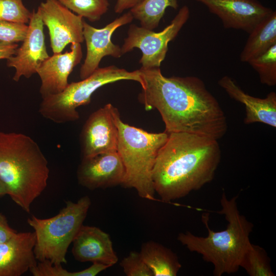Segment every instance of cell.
Listing matches in <instances>:
<instances>
[{
  "instance_id": "2",
  "label": "cell",
  "mask_w": 276,
  "mask_h": 276,
  "mask_svg": "<svg viewBox=\"0 0 276 276\" xmlns=\"http://www.w3.org/2000/svg\"><path fill=\"white\" fill-rule=\"evenodd\" d=\"M220 159L218 140L189 133H169L152 170L155 192L166 202L185 197L213 179Z\"/></svg>"
},
{
  "instance_id": "17",
  "label": "cell",
  "mask_w": 276,
  "mask_h": 276,
  "mask_svg": "<svg viewBox=\"0 0 276 276\" xmlns=\"http://www.w3.org/2000/svg\"><path fill=\"white\" fill-rule=\"evenodd\" d=\"M34 232L17 233L0 243V276H20L35 266Z\"/></svg>"
},
{
  "instance_id": "11",
  "label": "cell",
  "mask_w": 276,
  "mask_h": 276,
  "mask_svg": "<svg viewBox=\"0 0 276 276\" xmlns=\"http://www.w3.org/2000/svg\"><path fill=\"white\" fill-rule=\"evenodd\" d=\"M133 19L131 13L128 12L101 29L83 22V34L86 45V56L80 70L81 80L89 76L99 68L102 59L106 56L119 58L122 55L121 48L111 40L112 34L118 28L131 22Z\"/></svg>"
},
{
  "instance_id": "9",
  "label": "cell",
  "mask_w": 276,
  "mask_h": 276,
  "mask_svg": "<svg viewBox=\"0 0 276 276\" xmlns=\"http://www.w3.org/2000/svg\"><path fill=\"white\" fill-rule=\"evenodd\" d=\"M37 11L48 28L54 54L61 53L70 43L83 42L82 17L56 0H45L40 4Z\"/></svg>"
},
{
  "instance_id": "7",
  "label": "cell",
  "mask_w": 276,
  "mask_h": 276,
  "mask_svg": "<svg viewBox=\"0 0 276 276\" xmlns=\"http://www.w3.org/2000/svg\"><path fill=\"white\" fill-rule=\"evenodd\" d=\"M121 80L135 81L141 85L143 82L139 70L129 72L114 65L99 67L85 79L68 84L61 93L43 98L39 112L56 123L75 121L79 118L77 108L88 104L96 90Z\"/></svg>"
},
{
  "instance_id": "1",
  "label": "cell",
  "mask_w": 276,
  "mask_h": 276,
  "mask_svg": "<svg viewBox=\"0 0 276 276\" xmlns=\"http://www.w3.org/2000/svg\"><path fill=\"white\" fill-rule=\"evenodd\" d=\"M143 82L139 101L156 109L167 133L186 132L216 140L226 132L225 113L203 81L196 76L166 77L159 67L139 70Z\"/></svg>"
},
{
  "instance_id": "18",
  "label": "cell",
  "mask_w": 276,
  "mask_h": 276,
  "mask_svg": "<svg viewBox=\"0 0 276 276\" xmlns=\"http://www.w3.org/2000/svg\"><path fill=\"white\" fill-rule=\"evenodd\" d=\"M218 84L233 99L245 106L246 124L261 123L276 127V94L271 91L264 98L250 96L244 91L231 77H222Z\"/></svg>"
},
{
  "instance_id": "23",
  "label": "cell",
  "mask_w": 276,
  "mask_h": 276,
  "mask_svg": "<svg viewBox=\"0 0 276 276\" xmlns=\"http://www.w3.org/2000/svg\"><path fill=\"white\" fill-rule=\"evenodd\" d=\"M66 8L90 21L99 20L109 6L107 0H56Z\"/></svg>"
},
{
  "instance_id": "29",
  "label": "cell",
  "mask_w": 276,
  "mask_h": 276,
  "mask_svg": "<svg viewBox=\"0 0 276 276\" xmlns=\"http://www.w3.org/2000/svg\"><path fill=\"white\" fill-rule=\"evenodd\" d=\"M17 233L9 225L6 217L0 212V243L9 240Z\"/></svg>"
},
{
  "instance_id": "12",
  "label": "cell",
  "mask_w": 276,
  "mask_h": 276,
  "mask_svg": "<svg viewBox=\"0 0 276 276\" xmlns=\"http://www.w3.org/2000/svg\"><path fill=\"white\" fill-rule=\"evenodd\" d=\"M205 6L217 16L225 29L241 30L249 33L273 10L257 0H194Z\"/></svg>"
},
{
  "instance_id": "31",
  "label": "cell",
  "mask_w": 276,
  "mask_h": 276,
  "mask_svg": "<svg viewBox=\"0 0 276 276\" xmlns=\"http://www.w3.org/2000/svg\"><path fill=\"white\" fill-rule=\"evenodd\" d=\"M144 0H117L114 7V11L120 13L125 10L131 9Z\"/></svg>"
},
{
  "instance_id": "30",
  "label": "cell",
  "mask_w": 276,
  "mask_h": 276,
  "mask_svg": "<svg viewBox=\"0 0 276 276\" xmlns=\"http://www.w3.org/2000/svg\"><path fill=\"white\" fill-rule=\"evenodd\" d=\"M18 47L17 43H6L0 42V60L8 59L14 55Z\"/></svg>"
},
{
  "instance_id": "25",
  "label": "cell",
  "mask_w": 276,
  "mask_h": 276,
  "mask_svg": "<svg viewBox=\"0 0 276 276\" xmlns=\"http://www.w3.org/2000/svg\"><path fill=\"white\" fill-rule=\"evenodd\" d=\"M31 14L22 0H0V20L29 24Z\"/></svg>"
},
{
  "instance_id": "32",
  "label": "cell",
  "mask_w": 276,
  "mask_h": 276,
  "mask_svg": "<svg viewBox=\"0 0 276 276\" xmlns=\"http://www.w3.org/2000/svg\"><path fill=\"white\" fill-rule=\"evenodd\" d=\"M5 195H7V190L5 185L0 179V197Z\"/></svg>"
},
{
  "instance_id": "14",
  "label": "cell",
  "mask_w": 276,
  "mask_h": 276,
  "mask_svg": "<svg viewBox=\"0 0 276 276\" xmlns=\"http://www.w3.org/2000/svg\"><path fill=\"white\" fill-rule=\"evenodd\" d=\"M111 107L110 103L104 105L92 113L86 120L80 135L83 157L117 150L118 130Z\"/></svg>"
},
{
  "instance_id": "8",
  "label": "cell",
  "mask_w": 276,
  "mask_h": 276,
  "mask_svg": "<svg viewBox=\"0 0 276 276\" xmlns=\"http://www.w3.org/2000/svg\"><path fill=\"white\" fill-rule=\"evenodd\" d=\"M190 10L187 6L182 7L171 23L159 32L132 24L128 36L121 47L124 54L136 48L142 56L140 63L142 68L159 67L165 59L168 43L174 39L189 18Z\"/></svg>"
},
{
  "instance_id": "24",
  "label": "cell",
  "mask_w": 276,
  "mask_h": 276,
  "mask_svg": "<svg viewBox=\"0 0 276 276\" xmlns=\"http://www.w3.org/2000/svg\"><path fill=\"white\" fill-rule=\"evenodd\" d=\"M247 63L257 72L261 83L269 86L275 85L276 44Z\"/></svg>"
},
{
  "instance_id": "22",
  "label": "cell",
  "mask_w": 276,
  "mask_h": 276,
  "mask_svg": "<svg viewBox=\"0 0 276 276\" xmlns=\"http://www.w3.org/2000/svg\"><path fill=\"white\" fill-rule=\"evenodd\" d=\"M240 267L244 268L250 276L275 275L265 250L251 243L243 257Z\"/></svg>"
},
{
  "instance_id": "15",
  "label": "cell",
  "mask_w": 276,
  "mask_h": 276,
  "mask_svg": "<svg viewBox=\"0 0 276 276\" xmlns=\"http://www.w3.org/2000/svg\"><path fill=\"white\" fill-rule=\"evenodd\" d=\"M82 56L81 44L73 43L69 52L54 54L42 63L37 74L41 79L39 92L42 99L60 94L66 88L69 75Z\"/></svg>"
},
{
  "instance_id": "5",
  "label": "cell",
  "mask_w": 276,
  "mask_h": 276,
  "mask_svg": "<svg viewBox=\"0 0 276 276\" xmlns=\"http://www.w3.org/2000/svg\"><path fill=\"white\" fill-rule=\"evenodd\" d=\"M111 113L118 130L117 151L125 169L121 185L134 188L143 198L155 200L152 179V170L158 153L169 133H150L125 123L118 109L112 105Z\"/></svg>"
},
{
  "instance_id": "28",
  "label": "cell",
  "mask_w": 276,
  "mask_h": 276,
  "mask_svg": "<svg viewBox=\"0 0 276 276\" xmlns=\"http://www.w3.org/2000/svg\"><path fill=\"white\" fill-rule=\"evenodd\" d=\"M28 28V26L25 24L0 20V42L6 43L22 42Z\"/></svg>"
},
{
  "instance_id": "13",
  "label": "cell",
  "mask_w": 276,
  "mask_h": 276,
  "mask_svg": "<svg viewBox=\"0 0 276 276\" xmlns=\"http://www.w3.org/2000/svg\"><path fill=\"white\" fill-rule=\"evenodd\" d=\"M125 175V167L117 150L83 157L77 171L79 183L91 190L121 185Z\"/></svg>"
},
{
  "instance_id": "3",
  "label": "cell",
  "mask_w": 276,
  "mask_h": 276,
  "mask_svg": "<svg viewBox=\"0 0 276 276\" xmlns=\"http://www.w3.org/2000/svg\"><path fill=\"white\" fill-rule=\"evenodd\" d=\"M49 172L47 158L31 137L0 132V179L7 195L26 212L47 187Z\"/></svg>"
},
{
  "instance_id": "4",
  "label": "cell",
  "mask_w": 276,
  "mask_h": 276,
  "mask_svg": "<svg viewBox=\"0 0 276 276\" xmlns=\"http://www.w3.org/2000/svg\"><path fill=\"white\" fill-rule=\"evenodd\" d=\"M238 196L228 199L223 192L220 199L222 210L228 224L226 229L215 232L209 226V214H203L202 220L208 230L206 237H198L187 232L180 233L178 240L190 251L202 256L203 259L214 266V275L237 272L243 257L251 244L249 235L254 225L241 215L238 209Z\"/></svg>"
},
{
  "instance_id": "26",
  "label": "cell",
  "mask_w": 276,
  "mask_h": 276,
  "mask_svg": "<svg viewBox=\"0 0 276 276\" xmlns=\"http://www.w3.org/2000/svg\"><path fill=\"white\" fill-rule=\"evenodd\" d=\"M29 271L34 276H91L93 270L88 267L78 271H69L61 264L55 265L48 260L39 261Z\"/></svg>"
},
{
  "instance_id": "21",
  "label": "cell",
  "mask_w": 276,
  "mask_h": 276,
  "mask_svg": "<svg viewBox=\"0 0 276 276\" xmlns=\"http://www.w3.org/2000/svg\"><path fill=\"white\" fill-rule=\"evenodd\" d=\"M178 7L177 0H144L130 12L142 27L152 30L158 27L167 8L176 9Z\"/></svg>"
},
{
  "instance_id": "19",
  "label": "cell",
  "mask_w": 276,
  "mask_h": 276,
  "mask_svg": "<svg viewBox=\"0 0 276 276\" xmlns=\"http://www.w3.org/2000/svg\"><path fill=\"white\" fill-rule=\"evenodd\" d=\"M249 34L240 55L242 62H247L260 56L276 44V11L261 20Z\"/></svg>"
},
{
  "instance_id": "10",
  "label": "cell",
  "mask_w": 276,
  "mask_h": 276,
  "mask_svg": "<svg viewBox=\"0 0 276 276\" xmlns=\"http://www.w3.org/2000/svg\"><path fill=\"white\" fill-rule=\"evenodd\" d=\"M44 24L39 12L33 10L26 36L15 54L7 59V66L15 69L13 80L31 77L49 57L45 44Z\"/></svg>"
},
{
  "instance_id": "6",
  "label": "cell",
  "mask_w": 276,
  "mask_h": 276,
  "mask_svg": "<svg viewBox=\"0 0 276 276\" xmlns=\"http://www.w3.org/2000/svg\"><path fill=\"white\" fill-rule=\"evenodd\" d=\"M90 205V199L86 195L77 202L66 201L65 207L52 217L28 218L35 235L34 253L37 260H48L55 265L66 263L68 248L83 225Z\"/></svg>"
},
{
  "instance_id": "27",
  "label": "cell",
  "mask_w": 276,
  "mask_h": 276,
  "mask_svg": "<svg viewBox=\"0 0 276 276\" xmlns=\"http://www.w3.org/2000/svg\"><path fill=\"white\" fill-rule=\"evenodd\" d=\"M120 265L127 276H153L152 271L144 262L140 252L131 251L123 259Z\"/></svg>"
},
{
  "instance_id": "20",
  "label": "cell",
  "mask_w": 276,
  "mask_h": 276,
  "mask_svg": "<svg viewBox=\"0 0 276 276\" xmlns=\"http://www.w3.org/2000/svg\"><path fill=\"white\" fill-rule=\"evenodd\" d=\"M140 252L153 276H176L181 267L177 255L156 242L144 243Z\"/></svg>"
},
{
  "instance_id": "16",
  "label": "cell",
  "mask_w": 276,
  "mask_h": 276,
  "mask_svg": "<svg viewBox=\"0 0 276 276\" xmlns=\"http://www.w3.org/2000/svg\"><path fill=\"white\" fill-rule=\"evenodd\" d=\"M72 243V254L80 262L100 263L111 267L118 261L110 236L97 227L83 224Z\"/></svg>"
}]
</instances>
